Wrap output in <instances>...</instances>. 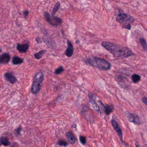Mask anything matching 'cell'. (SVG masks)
<instances>
[{"instance_id":"1","label":"cell","mask_w":147,"mask_h":147,"mask_svg":"<svg viewBox=\"0 0 147 147\" xmlns=\"http://www.w3.org/2000/svg\"><path fill=\"white\" fill-rule=\"evenodd\" d=\"M102 46L106 50L117 58H127L134 54L129 48L113 43L104 42L102 43Z\"/></svg>"},{"instance_id":"2","label":"cell","mask_w":147,"mask_h":147,"mask_svg":"<svg viewBox=\"0 0 147 147\" xmlns=\"http://www.w3.org/2000/svg\"><path fill=\"white\" fill-rule=\"evenodd\" d=\"M90 65L102 70H109L111 68L110 63L104 59L97 57L90 58L87 60Z\"/></svg>"},{"instance_id":"3","label":"cell","mask_w":147,"mask_h":147,"mask_svg":"<svg viewBox=\"0 0 147 147\" xmlns=\"http://www.w3.org/2000/svg\"><path fill=\"white\" fill-rule=\"evenodd\" d=\"M43 79L44 75L42 72H38L35 74L34 81L32 83L31 88V92L32 94L36 95L39 92L42 86Z\"/></svg>"},{"instance_id":"4","label":"cell","mask_w":147,"mask_h":147,"mask_svg":"<svg viewBox=\"0 0 147 147\" xmlns=\"http://www.w3.org/2000/svg\"><path fill=\"white\" fill-rule=\"evenodd\" d=\"M116 20L120 23L124 25V27L130 25V24L134 21L133 17L125 13H119L116 18Z\"/></svg>"},{"instance_id":"5","label":"cell","mask_w":147,"mask_h":147,"mask_svg":"<svg viewBox=\"0 0 147 147\" xmlns=\"http://www.w3.org/2000/svg\"><path fill=\"white\" fill-rule=\"evenodd\" d=\"M44 16L45 19L53 26H57L62 23V20L61 19L53 16L51 17L49 13L47 12H45Z\"/></svg>"},{"instance_id":"6","label":"cell","mask_w":147,"mask_h":147,"mask_svg":"<svg viewBox=\"0 0 147 147\" xmlns=\"http://www.w3.org/2000/svg\"><path fill=\"white\" fill-rule=\"evenodd\" d=\"M111 124H112V125L113 126V128L115 129L116 132H117V133L118 134L120 140L122 144H123L124 146H128L129 145V144L126 142H124V140H123V135H122V131L121 130V129L120 128V126H119L118 123L114 120H112L111 121Z\"/></svg>"},{"instance_id":"7","label":"cell","mask_w":147,"mask_h":147,"mask_svg":"<svg viewBox=\"0 0 147 147\" xmlns=\"http://www.w3.org/2000/svg\"><path fill=\"white\" fill-rule=\"evenodd\" d=\"M124 115L125 116L127 120L131 123H133L134 124H140V121L139 119L138 118V117L135 116H134L132 113H130L128 111H126L124 112Z\"/></svg>"},{"instance_id":"8","label":"cell","mask_w":147,"mask_h":147,"mask_svg":"<svg viewBox=\"0 0 147 147\" xmlns=\"http://www.w3.org/2000/svg\"><path fill=\"white\" fill-rule=\"evenodd\" d=\"M10 60V56L8 53H3L0 57V63L3 65H6L9 63Z\"/></svg>"},{"instance_id":"9","label":"cell","mask_w":147,"mask_h":147,"mask_svg":"<svg viewBox=\"0 0 147 147\" xmlns=\"http://www.w3.org/2000/svg\"><path fill=\"white\" fill-rule=\"evenodd\" d=\"M4 77L7 81L10 82L11 84H13L16 81V77L10 73H6L4 75Z\"/></svg>"},{"instance_id":"10","label":"cell","mask_w":147,"mask_h":147,"mask_svg":"<svg viewBox=\"0 0 147 147\" xmlns=\"http://www.w3.org/2000/svg\"><path fill=\"white\" fill-rule=\"evenodd\" d=\"M66 135L67 139L71 144H74L76 143V138L72 132H67L66 133Z\"/></svg>"},{"instance_id":"11","label":"cell","mask_w":147,"mask_h":147,"mask_svg":"<svg viewBox=\"0 0 147 147\" xmlns=\"http://www.w3.org/2000/svg\"><path fill=\"white\" fill-rule=\"evenodd\" d=\"M89 98L90 102L91 103V104L93 105V109L97 111H100V108L96 103L94 96L92 94H89Z\"/></svg>"},{"instance_id":"12","label":"cell","mask_w":147,"mask_h":147,"mask_svg":"<svg viewBox=\"0 0 147 147\" xmlns=\"http://www.w3.org/2000/svg\"><path fill=\"white\" fill-rule=\"evenodd\" d=\"M68 47L66 50V55L68 57H71L74 53V46L73 45L70 41H68Z\"/></svg>"},{"instance_id":"13","label":"cell","mask_w":147,"mask_h":147,"mask_svg":"<svg viewBox=\"0 0 147 147\" xmlns=\"http://www.w3.org/2000/svg\"><path fill=\"white\" fill-rule=\"evenodd\" d=\"M29 48V45L27 44H18L17 46V49L20 53L26 52Z\"/></svg>"},{"instance_id":"14","label":"cell","mask_w":147,"mask_h":147,"mask_svg":"<svg viewBox=\"0 0 147 147\" xmlns=\"http://www.w3.org/2000/svg\"><path fill=\"white\" fill-rule=\"evenodd\" d=\"M23 62V60L21 58H19L18 56L13 57L12 60V63L14 65L20 64Z\"/></svg>"},{"instance_id":"15","label":"cell","mask_w":147,"mask_h":147,"mask_svg":"<svg viewBox=\"0 0 147 147\" xmlns=\"http://www.w3.org/2000/svg\"><path fill=\"white\" fill-rule=\"evenodd\" d=\"M43 40L48 46H51L52 47H55V43L54 42H52V40L50 39L49 38H48L47 37L44 36Z\"/></svg>"},{"instance_id":"16","label":"cell","mask_w":147,"mask_h":147,"mask_svg":"<svg viewBox=\"0 0 147 147\" xmlns=\"http://www.w3.org/2000/svg\"><path fill=\"white\" fill-rule=\"evenodd\" d=\"M113 108L112 105H107L105 106V108L104 109V111L107 115H109L110 113L113 112Z\"/></svg>"},{"instance_id":"17","label":"cell","mask_w":147,"mask_h":147,"mask_svg":"<svg viewBox=\"0 0 147 147\" xmlns=\"http://www.w3.org/2000/svg\"><path fill=\"white\" fill-rule=\"evenodd\" d=\"M0 143L1 145L7 146L11 144V142L8 141V139L6 137H1Z\"/></svg>"},{"instance_id":"18","label":"cell","mask_w":147,"mask_h":147,"mask_svg":"<svg viewBox=\"0 0 147 147\" xmlns=\"http://www.w3.org/2000/svg\"><path fill=\"white\" fill-rule=\"evenodd\" d=\"M132 79L134 83H136L140 81L141 77L137 74H134L132 76Z\"/></svg>"},{"instance_id":"19","label":"cell","mask_w":147,"mask_h":147,"mask_svg":"<svg viewBox=\"0 0 147 147\" xmlns=\"http://www.w3.org/2000/svg\"><path fill=\"white\" fill-rule=\"evenodd\" d=\"M139 41L142 45V47L143 48L144 50L145 51L147 50V44L146 40L143 38H141L139 39Z\"/></svg>"},{"instance_id":"20","label":"cell","mask_w":147,"mask_h":147,"mask_svg":"<svg viewBox=\"0 0 147 147\" xmlns=\"http://www.w3.org/2000/svg\"><path fill=\"white\" fill-rule=\"evenodd\" d=\"M45 52V50H41L39 52L37 53H36L35 54V57L37 59H39L40 58H42V56L44 55Z\"/></svg>"},{"instance_id":"21","label":"cell","mask_w":147,"mask_h":147,"mask_svg":"<svg viewBox=\"0 0 147 147\" xmlns=\"http://www.w3.org/2000/svg\"><path fill=\"white\" fill-rule=\"evenodd\" d=\"M60 6H61V4L59 2H58L57 3H56V4H55V5L54 6V7L53 10L52 12V15L54 16L57 11L59 9V8H60Z\"/></svg>"},{"instance_id":"22","label":"cell","mask_w":147,"mask_h":147,"mask_svg":"<svg viewBox=\"0 0 147 147\" xmlns=\"http://www.w3.org/2000/svg\"><path fill=\"white\" fill-rule=\"evenodd\" d=\"M64 71V69L63 66H61L57 69L55 70V74L57 75L61 74Z\"/></svg>"},{"instance_id":"23","label":"cell","mask_w":147,"mask_h":147,"mask_svg":"<svg viewBox=\"0 0 147 147\" xmlns=\"http://www.w3.org/2000/svg\"><path fill=\"white\" fill-rule=\"evenodd\" d=\"M79 140H80V142L82 144H83V145H85V144H86V138L85 137L80 135L79 136Z\"/></svg>"},{"instance_id":"24","label":"cell","mask_w":147,"mask_h":147,"mask_svg":"<svg viewBox=\"0 0 147 147\" xmlns=\"http://www.w3.org/2000/svg\"><path fill=\"white\" fill-rule=\"evenodd\" d=\"M67 142L63 140H60V141H59V142H58V144L60 146H66L67 145Z\"/></svg>"},{"instance_id":"25","label":"cell","mask_w":147,"mask_h":147,"mask_svg":"<svg viewBox=\"0 0 147 147\" xmlns=\"http://www.w3.org/2000/svg\"><path fill=\"white\" fill-rule=\"evenodd\" d=\"M98 104H99L100 105V107L103 110H104V108H105V105H104V104H103V103L101 101H100V100L98 101Z\"/></svg>"},{"instance_id":"26","label":"cell","mask_w":147,"mask_h":147,"mask_svg":"<svg viewBox=\"0 0 147 147\" xmlns=\"http://www.w3.org/2000/svg\"><path fill=\"white\" fill-rule=\"evenodd\" d=\"M142 101L145 105H147V98L146 97H143L142 98Z\"/></svg>"},{"instance_id":"27","label":"cell","mask_w":147,"mask_h":147,"mask_svg":"<svg viewBox=\"0 0 147 147\" xmlns=\"http://www.w3.org/2000/svg\"><path fill=\"white\" fill-rule=\"evenodd\" d=\"M21 130V127L20 126V127H19L18 129H16V134H17V135H19V134H20V133Z\"/></svg>"},{"instance_id":"28","label":"cell","mask_w":147,"mask_h":147,"mask_svg":"<svg viewBox=\"0 0 147 147\" xmlns=\"http://www.w3.org/2000/svg\"><path fill=\"white\" fill-rule=\"evenodd\" d=\"M36 41L38 43H41L42 42V40L39 38H37L36 39Z\"/></svg>"},{"instance_id":"29","label":"cell","mask_w":147,"mask_h":147,"mask_svg":"<svg viewBox=\"0 0 147 147\" xmlns=\"http://www.w3.org/2000/svg\"><path fill=\"white\" fill-rule=\"evenodd\" d=\"M24 15H25V17H26L27 16H28V11H25L24 12Z\"/></svg>"}]
</instances>
